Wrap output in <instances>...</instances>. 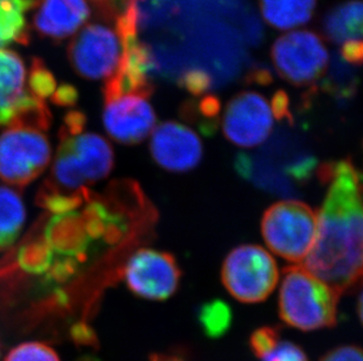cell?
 <instances>
[{"label":"cell","instance_id":"4","mask_svg":"<svg viewBox=\"0 0 363 361\" xmlns=\"http://www.w3.org/2000/svg\"><path fill=\"white\" fill-rule=\"evenodd\" d=\"M261 231L273 253L289 262H302L315 243L318 214L303 202H278L264 212Z\"/></svg>","mask_w":363,"mask_h":361},{"label":"cell","instance_id":"28","mask_svg":"<svg viewBox=\"0 0 363 361\" xmlns=\"http://www.w3.org/2000/svg\"><path fill=\"white\" fill-rule=\"evenodd\" d=\"M78 100V91L76 87L69 84H64L55 89V94L52 96V101L60 107H71Z\"/></svg>","mask_w":363,"mask_h":361},{"label":"cell","instance_id":"14","mask_svg":"<svg viewBox=\"0 0 363 361\" xmlns=\"http://www.w3.org/2000/svg\"><path fill=\"white\" fill-rule=\"evenodd\" d=\"M26 89V69L21 55L0 50V127H9L31 101Z\"/></svg>","mask_w":363,"mask_h":361},{"label":"cell","instance_id":"2","mask_svg":"<svg viewBox=\"0 0 363 361\" xmlns=\"http://www.w3.org/2000/svg\"><path fill=\"white\" fill-rule=\"evenodd\" d=\"M82 112L66 114L51 174L39 194L46 208L64 212L79 205L89 185L104 180L114 164L112 147L106 139L86 133Z\"/></svg>","mask_w":363,"mask_h":361},{"label":"cell","instance_id":"5","mask_svg":"<svg viewBox=\"0 0 363 361\" xmlns=\"http://www.w3.org/2000/svg\"><path fill=\"white\" fill-rule=\"evenodd\" d=\"M51 155L44 130L12 123L0 135V180L13 187H26L44 173Z\"/></svg>","mask_w":363,"mask_h":361},{"label":"cell","instance_id":"8","mask_svg":"<svg viewBox=\"0 0 363 361\" xmlns=\"http://www.w3.org/2000/svg\"><path fill=\"white\" fill-rule=\"evenodd\" d=\"M272 60L286 81L294 86H308L325 72L328 52L321 38L314 32L294 31L275 41Z\"/></svg>","mask_w":363,"mask_h":361},{"label":"cell","instance_id":"15","mask_svg":"<svg viewBox=\"0 0 363 361\" xmlns=\"http://www.w3.org/2000/svg\"><path fill=\"white\" fill-rule=\"evenodd\" d=\"M323 32L335 44L363 40L362 0H350L329 11L323 19Z\"/></svg>","mask_w":363,"mask_h":361},{"label":"cell","instance_id":"24","mask_svg":"<svg viewBox=\"0 0 363 361\" xmlns=\"http://www.w3.org/2000/svg\"><path fill=\"white\" fill-rule=\"evenodd\" d=\"M179 85L193 96L205 94L212 87L213 79L205 69H189L178 79Z\"/></svg>","mask_w":363,"mask_h":361},{"label":"cell","instance_id":"30","mask_svg":"<svg viewBox=\"0 0 363 361\" xmlns=\"http://www.w3.org/2000/svg\"><path fill=\"white\" fill-rule=\"evenodd\" d=\"M247 79L248 81L257 82L259 85H267L272 81V75L266 69H254Z\"/></svg>","mask_w":363,"mask_h":361},{"label":"cell","instance_id":"6","mask_svg":"<svg viewBox=\"0 0 363 361\" xmlns=\"http://www.w3.org/2000/svg\"><path fill=\"white\" fill-rule=\"evenodd\" d=\"M221 280L227 291L241 303H260L278 284V265L260 246H238L223 262Z\"/></svg>","mask_w":363,"mask_h":361},{"label":"cell","instance_id":"13","mask_svg":"<svg viewBox=\"0 0 363 361\" xmlns=\"http://www.w3.org/2000/svg\"><path fill=\"white\" fill-rule=\"evenodd\" d=\"M91 14L86 0H41L33 25L41 37L64 40L74 35Z\"/></svg>","mask_w":363,"mask_h":361},{"label":"cell","instance_id":"19","mask_svg":"<svg viewBox=\"0 0 363 361\" xmlns=\"http://www.w3.org/2000/svg\"><path fill=\"white\" fill-rule=\"evenodd\" d=\"M198 321L205 336L218 339L227 333L232 326L233 314L230 307L219 299L202 304L198 311Z\"/></svg>","mask_w":363,"mask_h":361},{"label":"cell","instance_id":"31","mask_svg":"<svg viewBox=\"0 0 363 361\" xmlns=\"http://www.w3.org/2000/svg\"><path fill=\"white\" fill-rule=\"evenodd\" d=\"M150 361H189L182 352H168V353H153Z\"/></svg>","mask_w":363,"mask_h":361},{"label":"cell","instance_id":"1","mask_svg":"<svg viewBox=\"0 0 363 361\" xmlns=\"http://www.w3.org/2000/svg\"><path fill=\"white\" fill-rule=\"evenodd\" d=\"M316 174L329 189L303 268L342 294L363 285V176L350 160L321 164Z\"/></svg>","mask_w":363,"mask_h":361},{"label":"cell","instance_id":"32","mask_svg":"<svg viewBox=\"0 0 363 361\" xmlns=\"http://www.w3.org/2000/svg\"><path fill=\"white\" fill-rule=\"evenodd\" d=\"M357 314H359L361 323L363 324V289L359 296V299H357Z\"/></svg>","mask_w":363,"mask_h":361},{"label":"cell","instance_id":"7","mask_svg":"<svg viewBox=\"0 0 363 361\" xmlns=\"http://www.w3.org/2000/svg\"><path fill=\"white\" fill-rule=\"evenodd\" d=\"M67 55L74 72L82 78L107 80L121 64L123 44L116 28L94 23L73 38Z\"/></svg>","mask_w":363,"mask_h":361},{"label":"cell","instance_id":"29","mask_svg":"<svg viewBox=\"0 0 363 361\" xmlns=\"http://www.w3.org/2000/svg\"><path fill=\"white\" fill-rule=\"evenodd\" d=\"M341 57L345 62L353 65L363 64V40L350 41L342 45Z\"/></svg>","mask_w":363,"mask_h":361},{"label":"cell","instance_id":"21","mask_svg":"<svg viewBox=\"0 0 363 361\" xmlns=\"http://www.w3.org/2000/svg\"><path fill=\"white\" fill-rule=\"evenodd\" d=\"M28 88L33 96L44 100L52 98L57 87L55 75L39 58H33L28 74Z\"/></svg>","mask_w":363,"mask_h":361},{"label":"cell","instance_id":"10","mask_svg":"<svg viewBox=\"0 0 363 361\" xmlns=\"http://www.w3.org/2000/svg\"><path fill=\"white\" fill-rule=\"evenodd\" d=\"M271 105L257 92H242L230 100L223 114V134L232 144L255 147L267 140L273 128Z\"/></svg>","mask_w":363,"mask_h":361},{"label":"cell","instance_id":"11","mask_svg":"<svg viewBox=\"0 0 363 361\" xmlns=\"http://www.w3.org/2000/svg\"><path fill=\"white\" fill-rule=\"evenodd\" d=\"M104 99V126L113 140L123 144H137L153 133L157 118L148 96L123 93Z\"/></svg>","mask_w":363,"mask_h":361},{"label":"cell","instance_id":"27","mask_svg":"<svg viewBox=\"0 0 363 361\" xmlns=\"http://www.w3.org/2000/svg\"><path fill=\"white\" fill-rule=\"evenodd\" d=\"M272 113L278 120H287L293 122V116L289 110V98L284 91H278L273 96L271 103Z\"/></svg>","mask_w":363,"mask_h":361},{"label":"cell","instance_id":"3","mask_svg":"<svg viewBox=\"0 0 363 361\" xmlns=\"http://www.w3.org/2000/svg\"><path fill=\"white\" fill-rule=\"evenodd\" d=\"M340 296L303 266H289L282 277L279 314L284 323L303 332L330 328L337 323Z\"/></svg>","mask_w":363,"mask_h":361},{"label":"cell","instance_id":"22","mask_svg":"<svg viewBox=\"0 0 363 361\" xmlns=\"http://www.w3.org/2000/svg\"><path fill=\"white\" fill-rule=\"evenodd\" d=\"M4 361H62L57 352L48 345L30 341L11 350Z\"/></svg>","mask_w":363,"mask_h":361},{"label":"cell","instance_id":"26","mask_svg":"<svg viewBox=\"0 0 363 361\" xmlns=\"http://www.w3.org/2000/svg\"><path fill=\"white\" fill-rule=\"evenodd\" d=\"M320 361H363V348L357 345H342L327 352Z\"/></svg>","mask_w":363,"mask_h":361},{"label":"cell","instance_id":"33","mask_svg":"<svg viewBox=\"0 0 363 361\" xmlns=\"http://www.w3.org/2000/svg\"><path fill=\"white\" fill-rule=\"evenodd\" d=\"M261 361H274V360H273V359L264 358V359H262V360H261Z\"/></svg>","mask_w":363,"mask_h":361},{"label":"cell","instance_id":"23","mask_svg":"<svg viewBox=\"0 0 363 361\" xmlns=\"http://www.w3.org/2000/svg\"><path fill=\"white\" fill-rule=\"evenodd\" d=\"M280 344V328L264 326L250 334V348L257 358L262 359L271 355Z\"/></svg>","mask_w":363,"mask_h":361},{"label":"cell","instance_id":"16","mask_svg":"<svg viewBox=\"0 0 363 361\" xmlns=\"http://www.w3.org/2000/svg\"><path fill=\"white\" fill-rule=\"evenodd\" d=\"M41 0H0V50L11 44L28 45L31 31L26 14Z\"/></svg>","mask_w":363,"mask_h":361},{"label":"cell","instance_id":"17","mask_svg":"<svg viewBox=\"0 0 363 361\" xmlns=\"http://www.w3.org/2000/svg\"><path fill=\"white\" fill-rule=\"evenodd\" d=\"M316 0H260L264 21L279 30H291L312 19Z\"/></svg>","mask_w":363,"mask_h":361},{"label":"cell","instance_id":"25","mask_svg":"<svg viewBox=\"0 0 363 361\" xmlns=\"http://www.w3.org/2000/svg\"><path fill=\"white\" fill-rule=\"evenodd\" d=\"M264 358L273 359L274 361H309L306 352L291 341H280L274 351Z\"/></svg>","mask_w":363,"mask_h":361},{"label":"cell","instance_id":"20","mask_svg":"<svg viewBox=\"0 0 363 361\" xmlns=\"http://www.w3.org/2000/svg\"><path fill=\"white\" fill-rule=\"evenodd\" d=\"M220 109L221 103L218 98L206 96H202V99L194 106L186 107L185 114L187 116H199L196 121L199 122L200 130L206 135H213L218 127Z\"/></svg>","mask_w":363,"mask_h":361},{"label":"cell","instance_id":"18","mask_svg":"<svg viewBox=\"0 0 363 361\" xmlns=\"http://www.w3.org/2000/svg\"><path fill=\"white\" fill-rule=\"evenodd\" d=\"M24 203L17 191L0 187V251L13 246L24 227Z\"/></svg>","mask_w":363,"mask_h":361},{"label":"cell","instance_id":"12","mask_svg":"<svg viewBox=\"0 0 363 361\" xmlns=\"http://www.w3.org/2000/svg\"><path fill=\"white\" fill-rule=\"evenodd\" d=\"M152 157L164 171L186 173L202 159L201 140L189 127L167 121L155 127L150 144Z\"/></svg>","mask_w":363,"mask_h":361},{"label":"cell","instance_id":"9","mask_svg":"<svg viewBox=\"0 0 363 361\" xmlns=\"http://www.w3.org/2000/svg\"><path fill=\"white\" fill-rule=\"evenodd\" d=\"M180 278L182 270L174 256L159 250H138L123 269L128 289L146 299H168L177 292Z\"/></svg>","mask_w":363,"mask_h":361}]
</instances>
